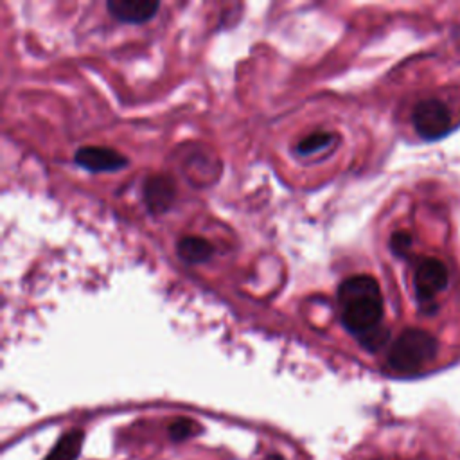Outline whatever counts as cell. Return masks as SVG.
<instances>
[{
	"label": "cell",
	"mask_w": 460,
	"mask_h": 460,
	"mask_svg": "<svg viewBox=\"0 0 460 460\" xmlns=\"http://www.w3.org/2000/svg\"><path fill=\"white\" fill-rule=\"evenodd\" d=\"M411 124L422 140H438L451 129L449 108L440 99H422L413 106Z\"/></svg>",
	"instance_id": "cell-3"
},
{
	"label": "cell",
	"mask_w": 460,
	"mask_h": 460,
	"mask_svg": "<svg viewBox=\"0 0 460 460\" xmlns=\"http://www.w3.org/2000/svg\"><path fill=\"white\" fill-rule=\"evenodd\" d=\"M390 248L399 257L406 255L410 252V248H411V235L408 232H395L390 237Z\"/></svg>",
	"instance_id": "cell-13"
},
{
	"label": "cell",
	"mask_w": 460,
	"mask_h": 460,
	"mask_svg": "<svg viewBox=\"0 0 460 460\" xmlns=\"http://www.w3.org/2000/svg\"><path fill=\"white\" fill-rule=\"evenodd\" d=\"M167 431H169L171 440H174V442H181V440H187V438H190V437L198 435V433L201 431V428H199V424H198V422H194L192 419L178 417V419H174V420L169 424Z\"/></svg>",
	"instance_id": "cell-10"
},
{
	"label": "cell",
	"mask_w": 460,
	"mask_h": 460,
	"mask_svg": "<svg viewBox=\"0 0 460 460\" xmlns=\"http://www.w3.org/2000/svg\"><path fill=\"white\" fill-rule=\"evenodd\" d=\"M178 255L189 262V264H199V262H205L210 259L214 248L212 244L203 239V237H198V235H187V237H181L178 241Z\"/></svg>",
	"instance_id": "cell-9"
},
{
	"label": "cell",
	"mask_w": 460,
	"mask_h": 460,
	"mask_svg": "<svg viewBox=\"0 0 460 460\" xmlns=\"http://www.w3.org/2000/svg\"><path fill=\"white\" fill-rule=\"evenodd\" d=\"M438 341L422 329H406L388 349V367L399 374H415L435 359Z\"/></svg>",
	"instance_id": "cell-2"
},
{
	"label": "cell",
	"mask_w": 460,
	"mask_h": 460,
	"mask_svg": "<svg viewBox=\"0 0 460 460\" xmlns=\"http://www.w3.org/2000/svg\"><path fill=\"white\" fill-rule=\"evenodd\" d=\"M358 340H359V343H361L367 350L376 352V350H379V349L386 343V340H388V331H386V329H383V327L379 325V327L372 329L370 332H367V334L359 336Z\"/></svg>",
	"instance_id": "cell-12"
},
{
	"label": "cell",
	"mask_w": 460,
	"mask_h": 460,
	"mask_svg": "<svg viewBox=\"0 0 460 460\" xmlns=\"http://www.w3.org/2000/svg\"><path fill=\"white\" fill-rule=\"evenodd\" d=\"M106 7L119 22L144 23L156 14L160 4L153 0H108Z\"/></svg>",
	"instance_id": "cell-7"
},
{
	"label": "cell",
	"mask_w": 460,
	"mask_h": 460,
	"mask_svg": "<svg viewBox=\"0 0 460 460\" xmlns=\"http://www.w3.org/2000/svg\"><path fill=\"white\" fill-rule=\"evenodd\" d=\"M266 460H284L279 453H270L268 456H266Z\"/></svg>",
	"instance_id": "cell-14"
},
{
	"label": "cell",
	"mask_w": 460,
	"mask_h": 460,
	"mask_svg": "<svg viewBox=\"0 0 460 460\" xmlns=\"http://www.w3.org/2000/svg\"><path fill=\"white\" fill-rule=\"evenodd\" d=\"M84 433L83 429H70L52 446L43 460H77L83 449Z\"/></svg>",
	"instance_id": "cell-8"
},
{
	"label": "cell",
	"mask_w": 460,
	"mask_h": 460,
	"mask_svg": "<svg viewBox=\"0 0 460 460\" xmlns=\"http://www.w3.org/2000/svg\"><path fill=\"white\" fill-rule=\"evenodd\" d=\"M174 181L165 174L149 176L144 183V201L149 212L162 214L171 208L174 201Z\"/></svg>",
	"instance_id": "cell-6"
},
{
	"label": "cell",
	"mask_w": 460,
	"mask_h": 460,
	"mask_svg": "<svg viewBox=\"0 0 460 460\" xmlns=\"http://www.w3.org/2000/svg\"><path fill=\"white\" fill-rule=\"evenodd\" d=\"M329 142H331V133H325V131L311 133V135H307L304 140H300V144H298V153H300V155L316 153L318 149L329 146Z\"/></svg>",
	"instance_id": "cell-11"
},
{
	"label": "cell",
	"mask_w": 460,
	"mask_h": 460,
	"mask_svg": "<svg viewBox=\"0 0 460 460\" xmlns=\"http://www.w3.org/2000/svg\"><path fill=\"white\" fill-rule=\"evenodd\" d=\"M74 162L92 172H108L119 171L128 165V158L115 149L99 147V146H86L75 151Z\"/></svg>",
	"instance_id": "cell-5"
},
{
	"label": "cell",
	"mask_w": 460,
	"mask_h": 460,
	"mask_svg": "<svg viewBox=\"0 0 460 460\" xmlns=\"http://www.w3.org/2000/svg\"><path fill=\"white\" fill-rule=\"evenodd\" d=\"M341 322L354 336H363L381 325L383 295L379 284L370 275H354L338 288Z\"/></svg>",
	"instance_id": "cell-1"
},
{
	"label": "cell",
	"mask_w": 460,
	"mask_h": 460,
	"mask_svg": "<svg viewBox=\"0 0 460 460\" xmlns=\"http://www.w3.org/2000/svg\"><path fill=\"white\" fill-rule=\"evenodd\" d=\"M447 284H449V271L440 259L426 257L417 264L415 275H413V288H415L417 300L420 304L431 302L435 295H438L447 288Z\"/></svg>",
	"instance_id": "cell-4"
}]
</instances>
